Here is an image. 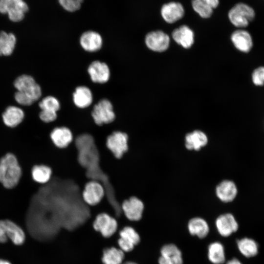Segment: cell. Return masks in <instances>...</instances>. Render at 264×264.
<instances>
[{"label":"cell","instance_id":"74e56055","mask_svg":"<svg viewBox=\"0 0 264 264\" xmlns=\"http://www.w3.org/2000/svg\"><path fill=\"white\" fill-rule=\"evenodd\" d=\"M10 6V0H0V12L7 13Z\"/></svg>","mask_w":264,"mask_h":264},{"label":"cell","instance_id":"277c9868","mask_svg":"<svg viewBox=\"0 0 264 264\" xmlns=\"http://www.w3.org/2000/svg\"><path fill=\"white\" fill-rule=\"evenodd\" d=\"M13 84L17 91L25 93L34 102L38 100L42 96L41 86L31 75H20L16 78Z\"/></svg>","mask_w":264,"mask_h":264},{"label":"cell","instance_id":"8fae6325","mask_svg":"<svg viewBox=\"0 0 264 264\" xmlns=\"http://www.w3.org/2000/svg\"><path fill=\"white\" fill-rule=\"evenodd\" d=\"M162 19L168 23H174L181 19L185 14L183 5L179 2L170 1L164 4L160 10Z\"/></svg>","mask_w":264,"mask_h":264},{"label":"cell","instance_id":"5bb4252c","mask_svg":"<svg viewBox=\"0 0 264 264\" xmlns=\"http://www.w3.org/2000/svg\"><path fill=\"white\" fill-rule=\"evenodd\" d=\"M231 40L238 50L244 53L249 52L253 45L251 34L243 28L234 31L231 35Z\"/></svg>","mask_w":264,"mask_h":264},{"label":"cell","instance_id":"cb8c5ba5","mask_svg":"<svg viewBox=\"0 0 264 264\" xmlns=\"http://www.w3.org/2000/svg\"><path fill=\"white\" fill-rule=\"evenodd\" d=\"M8 239L17 245L22 244L25 240V234L22 229L13 221L4 220Z\"/></svg>","mask_w":264,"mask_h":264},{"label":"cell","instance_id":"f1b7e54d","mask_svg":"<svg viewBox=\"0 0 264 264\" xmlns=\"http://www.w3.org/2000/svg\"><path fill=\"white\" fill-rule=\"evenodd\" d=\"M208 257L213 264H223L225 261V255L223 245L218 242L210 244L208 248Z\"/></svg>","mask_w":264,"mask_h":264},{"label":"cell","instance_id":"8992f818","mask_svg":"<svg viewBox=\"0 0 264 264\" xmlns=\"http://www.w3.org/2000/svg\"><path fill=\"white\" fill-rule=\"evenodd\" d=\"M128 141L126 133L114 131L108 136L106 146L116 158L120 159L128 150Z\"/></svg>","mask_w":264,"mask_h":264},{"label":"cell","instance_id":"7a4b0ae2","mask_svg":"<svg viewBox=\"0 0 264 264\" xmlns=\"http://www.w3.org/2000/svg\"><path fill=\"white\" fill-rule=\"evenodd\" d=\"M228 17L230 22L238 29L247 27L255 17L254 9L243 2L234 5L228 11Z\"/></svg>","mask_w":264,"mask_h":264},{"label":"cell","instance_id":"b9f144b4","mask_svg":"<svg viewBox=\"0 0 264 264\" xmlns=\"http://www.w3.org/2000/svg\"><path fill=\"white\" fill-rule=\"evenodd\" d=\"M0 56H2V54H1V49L0 42Z\"/></svg>","mask_w":264,"mask_h":264},{"label":"cell","instance_id":"d6986e66","mask_svg":"<svg viewBox=\"0 0 264 264\" xmlns=\"http://www.w3.org/2000/svg\"><path fill=\"white\" fill-rule=\"evenodd\" d=\"M172 36L175 42L186 49L190 48L194 43V33L187 25L183 24L175 29Z\"/></svg>","mask_w":264,"mask_h":264},{"label":"cell","instance_id":"6da1fadb","mask_svg":"<svg viewBox=\"0 0 264 264\" xmlns=\"http://www.w3.org/2000/svg\"><path fill=\"white\" fill-rule=\"evenodd\" d=\"M22 176V169L16 156L7 153L0 159V182L7 189L16 187Z\"/></svg>","mask_w":264,"mask_h":264},{"label":"cell","instance_id":"30bf717a","mask_svg":"<svg viewBox=\"0 0 264 264\" xmlns=\"http://www.w3.org/2000/svg\"><path fill=\"white\" fill-rule=\"evenodd\" d=\"M119 235L118 244L120 249L123 252L131 251L140 241L138 233L130 226L124 227L119 232Z\"/></svg>","mask_w":264,"mask_h":264},{"label":"cell","instance_id":"e575fe53","mask_svg":"<svg viewBox=\"0 0 264 264\" xmlns=\"http://www.w3.org/2000/svg\"><path fill=\"white\" fill-rule=\"evenodd\" d=\"M40 120L45 123H51L55 122L58 118L57 112L41 110L39 113Z\"/></svg>","mask_w":264,"mask_h":264},{"label":"cell","instance_id":"ba28073f","mask_svg":"<svg viewBox=\"0 0 264 264\" xmlns=\"http://www.w3.org/2000/svg\"><path fill=\"white\" fill-rule=\"evenodd\" d=\"M105 195L103 185L95 180L88 182L82 192V197L85 202L89 206H95L102 200Z\"/></svg>","mask_w":264,"mask_h":264},{"label":"cell","instance_id":"1f68e13d","mask_svg":"<svg viewBox=\"0 0 264 264\" xmlns=\"http://www.w3.org/2000/svg\"><path fill=\"white\" fill-rule=\"evenodd\" d=\"M84 0H59L61 6L66 11L75 12L81 8Z\"/></svg>","mask_w":264,"mask_h":264},{"label":"cell","instance_id":"d6a6232c","mask_svg":"<svg viewBox=\"0 0 264 264\" xmlns=\"http://www.w3.org/2000/svg\"><path fill=\"white\" fill-rule=\"evenodd\" d=\"M252 81L256 86L264 85V66H260L254 69L252 74Z\"/></svg>","mask_w":264,"mask_h":264},{"label":"cell","instance_id":"44dd1931","mask_svg":"<svg viewBox=\"0 0 264 264\" xmlns=\"http://www.w3.org/2000/svg\"><path fill=\"white\" fill-rule=\"evenodd\" d=\"M207 135L200 130L188 133L185 137V146L189 150L198 151L208 143Z\"/></svg>","mask_w":264,"mask_h":264},{"label":"cell","instance_id":"8d00e7d4","mask_svg":"<svg viewBox=\"0 0 264 264\" xmlns=\"http://www.w3.org/2000/svg\"><path fill=\"white\" fill-rule=\"evenodd\" d=\"M7 240L4 220H0V243H4Z\"/></svg>","mask_w":264,"mask_h":264},{"label":"cell","instance_id":"52a82bcc","mask_svg":"<svg viewBox=\"0 0 264 264\" xmlns=\"http://www.w3.org/2000/svg\"><path fill=\"white\" fill-rule=\"evenodd\" d=\"M121 209L128 220L137 221L140 220L143 217L145 204L140 199L132 196L122 203Z\"/></svg>","mask_w":264,"mask_h":264},{"label":"cell","instance_id":"9a60e30c","mask_svg":"<svg viewBox=\"0 0 264 264\" xmlns=\"http://www.w3.org/2000/svg\"><path fill=\"white\" fill-rule=\"evenodd\" d=\"M80 44L82 48L86 51L96 52L100 49L102 46V37L96 31H87L80 36Z\"/></svg>","mask_w":264,"mask_h":264},{"label":"cell","instance_id":"ab89813d","mask_svg":"<svg viewBox=\"0 0 264 264\" xmlns=\"http://www.w3.org/2000/svg\"><path fill=\"white\" fill-rule=\"evenodd\" d=\"M0 264H12L8 261L3 260V259H0Z\"/></svg>","mask_w":264,"mask_h":264},{"label":"cell","instance_id":"5b68a950","mask_svg":"<svg viewBox=\"0 0 264 264\" xmlns=\"http://www.w3.org/2000/svg\"><path fill=\"white\" fill-rule=\"evenodd\" d=\"M92 225L93 229L100 232L103 237L109 238L116 231L118 223L115 218L107 213L102 212L96 216Z\"/></svg>","mask_w":264,"mask_h":264},{"label":"cell","instance_id":"4316f807","mask_svg":"<svg viewBox=\"0 0 264 264\" xmlns=\"http://www.w3.org/2000/svg\"><path fill=\"white\" fill-rule=\"evenodd\" d=\"M237 246L241 253L246 258L257 255L259 246L257 242L250 238H243L237 241Z\"/></svg>","mask_w":264,"mask_h":264},{"label":"cell","instance_id":"836d02e7","mask_svg":"<svg viewBox=\"0 0 264 264\" xmlns=\"http://www.w3.org/2000/svg\"><path fill=\"white\" fill-rule=\"evenodd\" d=\"M16 102L23 106H31L34 102L24 92L16 91L14 94Z\"/></svg>","mask_w":264,"mask_h":264},{"label":"cell","instance_id":"ffe728a7","mask_svg":"<svg viewBox=\"0 0 264 264\" xmlns=\"http://www.w3.org/2000/svg\"><path fill=\"white\" fill-rule=\"evenodd\" d=\"M24 117L23 110L15 106L7 107L2 114L3 123L8 127L14 128L23 121Z\"/></svg>","mask_w":264,"mask_h":264},{"label":"cell","instance_id":"3957f363","mask_svg":"<svg viewBox=\"0 0 264 264\" xmlns=\"http://www.w3.org/2000/svg\"><path fill=\"white\" fill-rule=\"evenodd\" d=\"M91 117L98 126L113 123L116 119V114L111 102L106 98L101 99L93 107Z\"/></svg>","mask_w":264,"mask_h":264},{"label":"cell","instance_id":"f35d334b","mask_svg":"<svg viewBox=\"0 0 264 264\" xmlns=\"http://www.w3.org/2000/svg\"><path fill=\"white\" fill-rule=\"evenodd\" d=\"M226 264H242V263L238 259L233 258L228 261Z\"/></svg>","mask_w":264,"mask_h":264},{"label":"cell","instance_id":"4dcf8cb0","mask_svg":"<svg viewBox=\"0 0 264 264\" xmlns=\"http://www.w3.org/2000/svg\"><path fill=\"white\" fill-rule=\"evenodd\" d=\"M41 110L58 112L60 109L59 101L55 97L49 95L43 98L39 103Z\"/></svg>","mask_w":264,"mask_h":264},{"label":"cell","instance_id":"9c48e42d","mask_svg":"<svg viewBox=\"0 0 264 264\" xmlns=\"http://www.w3.org/2000/svg\"><path fill=\"white\" fill-rule=\"evenodd\" d=\"M145 42L150 50L158 52L166 51L170 42L169 36L161 30L152 31L145 36Z\"/></svg>","mask_w":264,"mask_h":264},{"label":"cell","instance_id":"7c38bea8","mask_svg":"<svg viewBox=\"0 0 264 264\" xmlns=\"http://www.w3.org/2000/svg\"><path fill=\"white\" fill-rule=\"evenodd\" d=\"M88 72L91 81L99 84L107 83L110 76V69L108 65L98 60L94 61L89 64Z\"/></svg>","mask_w":264,"mask_h":264},{"label":"cell","instance_id":"484cf974","mask_svg":"<svg viewBox=\"0 0 264 264\" xmlns=\"http://www.w3.org/2000/svg\"><path fill=\"white\" fill-rule=\"evenodd\" d=\"M52 175L51 168L45 164H37L32 168L31 175L33 179L41 185L48 183L52 177Z\"/></svg>","mask_w":264,"mask_h":264},{"label":"cell","instance_id":"83f0119b","mask_svg":"<svg viewBox=\"0 0 264 264\" xmlns=\"http://www.w3.org/2000/svg\"><path fill=\"white\" fill-rule=\"evenodd\" d=\"M0 42L2 56H8L14 52L17 43L15 35L2 31L0 32Z\"/></svg>","mask_w":264,"mask_h":264},{"label":"cell","instance_id":"ac0fdd59","mask_svg":"<svg viewBox=\"0 0 264 264\" xmlns=\"http://www.w3.org/2000/svg\"><path fill=\"white\" fill-rule=\"evenodd\" d=\"M217 198L221 201L229 202L236 198L238 189L235 183L230 180H223L216 186L215 190Z\"/></svg>","mask_w":264,"mask_h":264},{"label":"cell","instance_id":"603a6c76","mask_svg":"<svg viewBox=\"0 0 264 264\" xmlns=\"http://www.w3.org/2000/svg\"><path fill=\"white\" fill-rule=\"evenodd\" d=\"M74 105L80 109H85L89 107L93 101V95L91 90L87 87L80 86L77 87L72 95Z\"/></svg>","mask_w":264,"mask_h":264},{"label":"cell","instance_id":"2e32d148","mask_svg":"<svg viewBox=\"0 0 264 264\" xmlns=\"http://www.w3.org/2000/svg\"><path fill=\"white\" fill-rule=\"evenodd\" d=\"M50 138L54 145L60 149L66 148L73 140L71 131L65 126L54 128L50 133Z\"/></svg>","mask_w":264,"mask_h":264},{"label":"cell","instance_id":"60d3db41","mask_svg":"<svg viewBox=\"0 0 264 264\" xmlns=\"http://www.w3.org/2000/svg\"><path fill=\"white\" fill-rule=\"evenodd\" d=\"M124 264H137L132 262H127L124 263Z\"/></svg>","mask_w":264,"mask_h":264},{"label":"cell","instance_id":"d4e9b609","mask_svg":"<svg viewBox=\"0 0 264 264\" xmlns=\"http://www.w3.org/2000/svg\"><path fill=\"white\" fill-rule=\"evenodd\" d=\"M188 229L192 235H196L200 239L205 238L209 231L207 222L200 217L191 219L188 222Z\"/></svg>","mask_w":264,"mask_h":264},{"label":"cell","instance_id":"e0dca14e","mask_svg":"<svg viewBox=\"0 0 264 264\" xmlns=\"http://www.w3.org/2000/svg\"><path fill=\"white\" fill-rule=\"evenodd\" d=\"M160 252L159 264H183L181 252L176 245L166 244L161 248Z\"/></svg>","mask_w":264,"mask_h":264},{"label":"cell","instance_id":"7402d4cb","mask_svg":"<svg viewBox=\"0 0 264 264\" xmlns=\"http://www.w3.org/2000/svg\"><path fill=\"white\" fill-rule=\"evenodd\" d=\"M219 3V0H192L191 1L194 11L204 19L210 18Z\"/></svg>","mask_w":264,"mask_h":264},{"label":"cell","instance_id":"d590c367","mask_svg":"<svg viewBox=\"0 0 264 264\" xmlns=\"http://www.w3.org/2000/svg\"><path fill=\"white\" fill-rule=\"evenodd\" d=\"M9 19L14 22L22 21L24 16V13L13 7H10L7 13Z\"/></svg>","mask_w":264,"mask_h":264},{"label":"cell","instance_id":"f546056e","mask_svg":"<svg viewBox=\"0 0 264 264\" xmlns=\"http://www.w3.org/2000/svg\"><path fill=\"white\" fill-rule=\"evenodd\" d=\"M124 252L114 247L104 250L102 258L103 264H122L124 260Z\"/></svg>","mask_w":264,"mask_h":264},{"label":"cell","instance_id":"4fadbf2b","mask_svg":"<svg viewBox=\"0 0 264 264\" xmlns=\"http://www.w3.org/2000/svg\"><path fill=\"white\" fill-rule=\"evenodd\" d=\"M216 226L219 234L225 237L230 236L239 228L237 220L230 213H225L219 216L216 220Z\"/></svg>","mask_w":264,"mask_h":264}]
</instances>
